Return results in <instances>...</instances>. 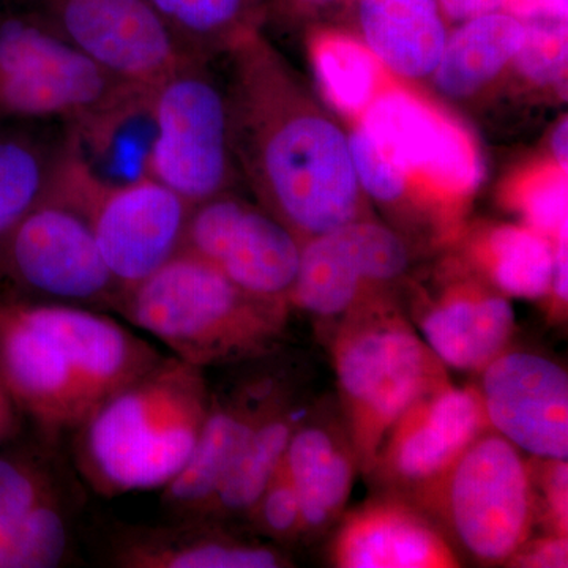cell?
I'll return each instance as SVG.
<instances>
[{
    "label": "cell",
    "instance_id": "484cf974",
    "mask_svg": "<svg viewBox=\"0 0 568 568\" xmlns=\"http://www.w3.org/2000/svg\"><path fill=\"white\" fill-rule=\"evenodd\" d=\"M190 54L204 61L224 54L256 32L263 0H149Z\"/></svg>",
    "mask_w": 568,
    "mask_h": 568
},
{
    "label": "cell",
    "instance_id": "5b68a950",
    "mask_svg": "<svg viewBox=\"0 0 568 568\" xmlns=\"http://www.w3.org/2000/svg\"><path fill=\"white\" fill-rule=\"evenodd\" d=\"M142 91L74 48L31 7L0 18V121L77 129Z\"/></svg>",
    "mask_w": 568,
    "mask_h": 568
},
{
    "label": "cell",
    "instance_id": "ffe728a7",
    "mask_svg": "<svg viewBox=\"0 0 568 568\" xmlns=\"http://www.w3.org/2000/svg\"><path fill=\"white\" fill-rule=\"evenodd\" d=\"M275 402L261 390L256 396L245 394L226 403L211 398L192 458L163 489L164 507L178 518H196Z\"/></svg>",
    "mask_w": 568,
    "mask_h": 568
},
{
    "label": "cell",
    "instance_id": "f1b7e54d",
    "mask_svg": "<svg viewBox=\"0 0 568 568\" xmlns=\"http://www.w3.org/2000/svg\"><path fill=\"white\" fill-rule=\"evenodd\" d=\"M52 495L54 484L39 463L0 455V568H20L37 508Z\"/></svg>",
    "mask_w": 568,
    "mask_h": 568
},
{
    "label": "cell",
    "instance_id": "d6986e66",
    "mask_svg": "<svg viewBox=\"0 0 568 568\" xmlns=\"http://www.w3.org/2000/svg\"><path fill=\"white\" fill-rule=\"evenodd\" d=\"M418 324L422 338L444 366L481 373L506 351L515 312L503 293L463 286L429 306Z\"/></svg>",
    "mask_w": 568,
    "mask_h": 568
},
{
    "label": "cell",
    "instance_id": "e0dca14e",
    "mask_svg": "<svg viewBox=\"0 0 568 568\" xmlns=\"http://www.w3.org/2000/svg\"><path fill=\"white\" fill-rule=\"evenodd\" d=\"M213 519L179 518L168 526H129L112 537L110 560L119 568H278L276 549L227 536Z\"/></svg>",
    "mask_w": 568,
    "mask_h": 568
},
{
    "label": "cell",
    "instance_id": "83f0119b",
    "mask_svg": "<svg viewBox=\"0 0 568 568\" xmlns=\"http://www.w3.org/2000/svg\"><path fill=\"white\" fill-rule=\"evenodd\" d=\"M480 256L489 278L504 295L540 298L551 293L555 242L532 227H495L481 242Z\"/></svg>",
    "mask_w": 568,
    "mask_h": 568
},
{
    "label": "cell",
    "instance_id": "d4e9b609",
    "mask_svg": "<svg viewBox=\"0 0 568 568\" xmlns=\"http://www.w3.org/2000/svg\"><path fill=\"white\" fill-rule=\"evenodd\" d=\"M297 425L278 399L261 418L244 450L226 474L215 495L196 518L246 517L282 466Z\"/></svg>",
    "mask_w": 568,
    "mask_h": 568
},
{
    "label": "cell",
    "instance_id": "277c9868",
    "mask_svg": "<svg viewBox=\"0 0 568 568\" xmlns=\"http://www.w3.org/2000/svg\"><path fill=\"white\" fill-rule=\"evenodd\" d=\"M347 439L369 474L396 420L420 396L448 383L446 366L422 336L386 310H353L334 345Z\"/></svg>",
    "mask_w": 568,
    "mask_h": 568
},
{
    "label": "cell",
    "instance_id": "7402d4cb",
    "mask_svg": "<svg viewBox=\"0 0 568 568\" xmlns=\"http://www.w3.org/2000/svg\"><path fill=\"white\" fill-rule=\"evenodd\" d=\"M301 506L302 530L327 528L345 510L358 467L349 440L321 425L297 426L284 455Z\"/></svg>",
    "mask_w": 568,
    "mask_h": 568
},
{
    "label": "cell",
    "instance_id": "8992f818",
    "mask_svg": "<svg viewBox=\"0 0 568 568\" xmlns=\"http://www.w3.org/2000/svg\"><path fill=\"white\" fill-rule=\"evenodd\" d=\"M153 133L148 175L190 205L230 192L237 178L224 84L209 61L193 59L151 91Z\"/></svg>",
    "mask_w": 568,
    "mask_h": 568
},
{
    "label": "cell",
    "instance_id": "3957f363",
    "mask_svg": "<svg viewBox=\"0 0 568 568\" xmlns=\"http://www.w3.org/2000/svg\"><path fill=\"white\" fill-rule=\"evenodd\" d=\"M286 306V301L246 293L181 250L126 291L115 312L174 357L204 369L267 354L282 335Z\"/></svg>",
    "mask_w": 568,
    "mask_h": 568
},
{
    "label": "cell",
    "instance_id": "d6a6232c",
    "mask_svg": "<svg viewBox=\"0 0 568 568\" xmlns=\"http://www.w3.org/2000/svg\"><path fill=\"white\" fill-rule=\"evenodd\" d=\"M246 517L252 518L254 525L267 536L280 540H287L304 532L297 493L284 459Z\"/></svg>",
    "mask_w": 568,
    "mask_h": 568
},
{
    "label": "cell",
    "instance_id": "4316f807",
    "mask_svg": "<svg viewBox=\"0 0 568 568\" xmlns=\"http://www.w3.org/2000/svg\"><path fill=\"white\" fill-rule=\"evenodd\" d=\"M310 59L325 99L355 121L386 88V69L364 41L345 33H317L310 43Z\"/></svg>",
    "mask_w": 568,
    "mask_h": 568
},
{
    "label": "cell",
    "instance_id": "7a4b0ae2",
    "mask_svg": "<svg viewBox=\"0 0 568 568\" xmlns=\"http://www.w3.org/2000/svg\"><path fill=\"white\" fill-rule=\"evenodd\" d=\"M211 394L204 369L168 355L74 429V462L99 495L163 489L200 439Z\"/></svg>",
    "mask_w": 568,
    "mask_h": 568
},
{
    "label": "cell",
    "instance_id": "44dd1931",
    "mask_svg": "<svg viewBox=\"0 0 568 568\" xmlns=\"http://www.w3.org/2000/svg\"><path fill=\"white\" fill-rule=\"evenodd\" d=\"M358 24L365 47L395 77L435 73L448 36L437 0H358Z\"/></svg>",
    "mask_w": 568,
    "mask_h": 568
},
{
    "label": "cell",
    "instance_id": "9a60e30c",
    "mask_svg": "<svg viewBox=\"0 0 568 568\" xmlns=\"http://www.w3.org/2000/svg\"><path fill=\"white\" fill-rule=\"evenodd\" d=\"M488 424L519 452L545 459L568 457V376L532 353H506L481 372Z\"/></svg>",
    "mask_w": 568,
    "mask_h": 568
},
{
    "label": "cell",
    "instance_id": "1f68e13d",
    "mask_svg": "<svg viewBox=\"0 0 568 568\" xmlns=\"http://www.w3.org/2000/svg\"><path fill=\"white\" fill-rule=\"evenodd\" d=\"M347 142L362 192L376 203H399L409 192V178L388 159L361 123L347 134Z\"/></svg>",
    "mask_w": 568,
    "mask_h": 568
},
{
    "label": "cell",
    "instance_id": "30bf717a",
    "mask_svg": "<svg viewBox=\"0 0 568 568\" xmlns=\"http://www.w3.org/2000/svg\"><path fill=\"white\" fill-rule=\"evenodd\" d=\"M29 7L74 48L133 88L151 91L197 59L179 43L149 0H29Z\"/></svg>",
    "mask_w": 568,
    "mask_h": 568
},
{
    "label": "cell",
    "instance_id": "d590c367",
    "mask_svg": "<svg viewBox=\"0 0 568 568\" xmlns=\"http://www.w3.org/2000/svg\"><path fill=\"white\" fill-rule=\"evenodd\" d=\"M526 567H567V537L558 536L536 541L517 552Z\"/></svg>",
    "mask_w": 568,
    "mask_h": 568
},
{
    "label": "cell",
    "instance_id": "8d00e7d4",
    "mask_svg": "<svg viewBox=\"0 0 568 568\" xmlns=\"http://www.w3.org/2000/svg\"><path fill=\"white\" fill-rule=\"evenodd\" d=\"M444 18L454 22H465L481 14L504 10L506 0H437Z\"/></svg>",
    "mask_w": 568,
    "mask_h": 568
},
{
    "label": "cell",
    "instance_id": "cb8c5ba5",
    "mask_svg": "<svg viewBox=\"0 0 568 568\" xmlns=\"http://www.w3.org/2000/svg\"><path fill=\"white\" fill-rule=\"evenodd\" d=\"M71 149L69 132L0 130V239L54 192Z\"/></svg>",
    "mask_w": 568,
    "mask_h": 568
},
{
    "label": "cell",
    "instance_id": "ba28073f",
    "mask_svg": "<svg viewBox=\"0 0 568 568\" xmlns=\"http://www.w3.org/2000/svg\"><path fill=\"white\" fill-rule=\"evenodd\" d=\"M0 283L13 301L115 310L122 297L88 220L55 193L0 239Z\"/></svg>",
    "mask_w": 568,
    "mask_h": 568
},
{
    "label": "cell",
    "instance_id": "4dcf8cb0",
    "mask_svg": "<svg viewBox=\"0 0 568 568\" xmlns=\"http://www.w3.org/2000/svg\"><path fill=\"white\" fill-rule=\"evenodd\" d=\"M525 37L515 55L519 73L537 84L548 85L566 77L567 21H523Z\"/></svg>",
    "mask_w": 568,
    "mask_h": 568
},
{
    "label": "cell",
    "instance_id": "6da1fadb",
    "mask_svg": "<svg viewBox=\"0 0 568 568\" xmlns=\"http://www.w3.org/2000/svg\"><path fill=\"white\" fill-rule=\"evenodd\" d=\"M224 54L235 168L261 205L301 242L362 219L364 192L342 126L256 32Z\"/></svg>",
    "mask_w": 568,
    "mask_h": 568
},
{
    "label": "cell",
    "instance_id": "8fae6325",
    "mask_svg": "<svg viewBox=\"0 0 568 568\" xmlns=\"http://www.w3.org/2000/svg\"><path fill=\"white\" fill-rule=\"evenodd\" d=\"M301 248V239L263 205L224 192L193 205L181 250L212 264L246 293L287 302Z\"/></svg>",
    "mask_w": 568,
    "mask_h": 568
},
{
    "label": "cell",
    "instance_id": "603a6c76",
    "mask_svg": "<svg viewBox=\"0 0 568 568\" xmlns=\"http://www.w3.org/2000/svg\"><path fill=\"white\" fill-rule=\"evenodd\" d=\"M525 24L506 10L459 22L432 74L437 91L448 99H469L487 88L514 62Z\"/></svg>",
    "mask_w": 568,
    "mask_h": 568
},
{
    "label": "cell",
    "instance_id": "7c38bea8",
    "mask_svg": "<svg viewBox=\"0 0 568 568\" xmlns=\"http://www.w3.org/2000/svg\"><path fill=\"white\" fill-rule=\"evenodd\" d=\"M357 123L409 178L436 196L462 197L481 179L469 134L433 104L386 85Z\"/></svg>",
    "mask_w": 568,
    "mask_h": 568
},
{
    "label": "cell",
    "instance_id": "5bb4252c",
    "mask_svg": "<svg viewBox=\"0 0 568 568\" xmlns=\"http://www.w3.org/2000/svg\"><path fill=\"white\" fill-rule=\"evenodd\" d=\"M487 428L480 390L446 383L420 396L396 420L369 473L428 496Z\"/></svg>",
    "mask_w": 568,
    "mask_h": 568
},
{
    "label": "cell",
    "instance_id": "e575fe53",
    "mask_svg": "<svg viewBox=\"0 0 568 568\" xmlns=\"http://www.w3.org/2000/svg\"><path fill=\"white\" fill-rule=\"evenodd\" d=\"M504 10L519 21H567L568 0H506Z\"/></svg>",
    "mask_w": 568,
    "mask_h": 568
},
{
    "label": "cell",
    "instance_id": "52a82bcc",
    "mask_svg": "<svg viewBox=\"0 0 568 568\" xmlns=\"http://www.w3.org/2000/svg\"><path fill=\"white\" fill-rule=\"evenodd\" d=\"M55 194L84 215L122 295L181 252L192 205L151 175L106 183L73 153Z\"/></svg>",
    "mask_w": 568,
    "mask_h": 568
},
{
    "label": "cell",
    "instance_id": "4fadbf2b",
    "mask_svg": "<svg viewBox=\"0 0 568 568\" xmlns=\"http://www.w3.org/2000/svg\"><path fill=\"white\" fill-rule=\"evenodd\" d=\"M409 263V248L395 231L354 220L302 242L287 302L321 317L347 315L373 286L395 282Z\"/></svg>",
    "mask_w": 568,
    "mask_h": 568
},
{
    "label": "cell",
    "instance_id": "74e56055",
    "mask_svg": "<svg viewBox=\"0 0 568 568\" xmlns=\"http://www.w3.org/2000/svg\"><path fill=\"white\" fill-rule=\"evenodd\" d=\"M24 414L14 402L9 388L0 379V446L9 443L21 432Z\"/></svg>",
    "mask_w": 568,
    "mask_h": 568
},
{
    "label": "cell",
    "instance_id": "836d02e7",
    "mask_svg": "<svg viewBox=\"0 0 568 568\" xmlns=\"http://www.w3.org/2000/svg\"><path fill=\"white\" fill-rule=\"evenodd\" d=\"M547 499L559 536L567 537V459H548Z\"/></svg>",
    "mask_w": 568,
    "mask_h": 568
},
{
    "label": "cell",
    "instance_id": "ac0fdd59",
    "mask_svg": "<svg viewBox=\"0 0 568 568\" xmlns=\"http://www.w3.org/2000/svg\"><path fill=\"white\" fill-rule=\"evenodd\" d=\"M343 568H452L458 558L435 525L396 500H379L346 518L335 538Z\"/></svg>",
    "mask_w": 568,
    "mask_h": 568
},
{
    "label": "cell",
    "instance_id": "f35d334b",
    "mask_svg": "<svg viewBox=\"0 0 568 568\" xmlns=\"http://www.w3.org/2000/svg\"><path fill=\"white\" fill-rule=\"evenodd\" d=\"M551 152L555 156V163L567 170L568 164V121L564 118L556 125L555 132L551 134Z\"/></svg>",
    "mask_w": 568,
    "mask_h": 568
},
{
    "label": "cell",
    "instance_id": "ab89813d",
    "mask_svg": "<svg viewBox=\"0 0 568 568\" xmlns=\"http://www.w3.org/2000/svg\"><path fill=\"white\" fill-rule=\"evenodd\" d=\"M306 2H312V3H324V2H331V0H306Z\"/></svg>",
    "mask_w": 568,
    "mask_h": 568
},
{
    "label": "cell",
    "instance_id": "f546056e",
    "mask_svg": "<svg viewBox=\"0 0 568 568\" xmlns=\"http://www.w3.org/2000/svg\"><path fill=\"white\" fill-rule=\"evenodd\" d=\"M567 170L549 164L525 181L515 194L526 226L552 242L567 237Z\"/></svg>",
    "mask_w": 568,
    "mask_h": 568
},
{
    "label": "cell",
    "instance_id": "9c48e42d",
    "mask_svg": "<svg viewBox=\"0 0 568 568\" xmlns=\"http://www.w3.org/2000/svg\"><path fill=\"white\" fill-rule=\"evenodd\" d=\"M428 497L459 545L480 562H506L528 541L532 484L517 447L485 432L459 457Z\"/></svg>",
    "mask_w": 568,
    "mask_h": 568
},
{
    "label": "cell",
    "instance_id": "2e32d148",
    "mask_svg": "<svg viewBox=\"0 0 568 568\" xmlns=\"http://www.w3.org/2000/svg\"><path fill=\"white\" fill-rule=\"evenodd\" d=\"M0 379L47 435L74 432L93 410L61 347L13 298H0Z\"/></svg>",
    "mask_w": 568,
    "mask_h": 568
}]
</instances>
